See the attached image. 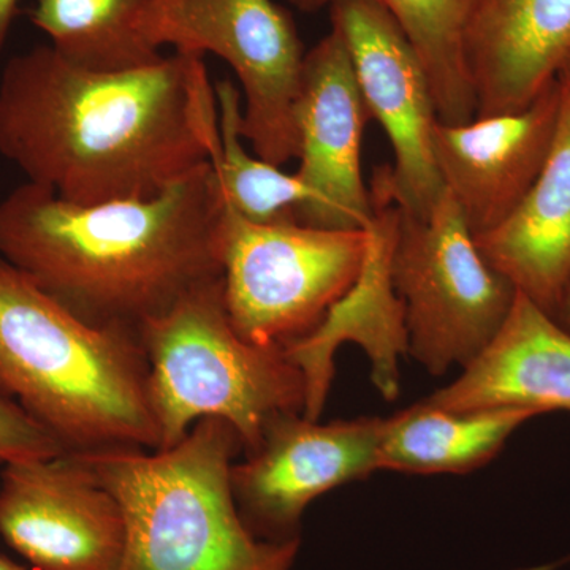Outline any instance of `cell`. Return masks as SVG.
<instances>
[{"instance_id": "6da1fadb", "label": "cell", "mask_w": 570, "mask_h": 570, "mask_svg": "<svg viewBox=\"0 0 570 570\" xmlns=\"http://www.w3.org/2000/svg\"><path fill=\"white\" fill-rule=\"evenodd\" d=\"M202 56L174 52L140 69H81L39 45L0 78V154L28 183L71 204L148 198L219 142V110Z\"/></svg>"}, {"instance_id": "7a4b0ae2", "label": "cell", "mask_w": 570, "mask_h": 570, "mask_svg": "<svg viewBox=\"0 0 570 570\" xmlns=\"http://www.w3.org/2000/svg\"><path fill=\"white\" fill-rule=\"evenodd\" d=\"M223 208L212 160L153 197L104 204H71L26 181L0 200V258L88 324L140 335L223 277Z\"/></svg>"}, {"instance_id": "3957f363", "label": "cell", "mask_w": 570, "mask_h": 570, "mask_svg": "<svg viewBox=\"0 0 570 570\" xmlns=\"http://www.w3.org/2000/svg\"><path fill=\"white\" fill-rule=\"evenodd\" d=\"M0 390L67 452L160 448L140 335L88 324L3 258Z\"/></svg>"}, {"instance_id": "277c9868", "label": "cell", "mask_w": 570, "mask_h": 570, "mask_svg": "<svg viewBox=\"0 0 570 570\" xmlns=\"http://www.w3.org/2000/svg\"><path fill=\"white\" fill-rule=\"evenodd\" d=\"M239 450L234 428L205 419L168 449L73 452L121 504L119 570H292L299 540L258 539L242 519L232 487Z\"/></svg>"}, {"instance_id": "5b68a950", "label": "cell", "mask_w": 570, "mask_h": 570, "mask_svg": "<svg viewBox=\"0 0 570 570\" xmlns=\"http://www.w3.org/2000/svg\"><path fill=\"white\" fill-rule=\"evenodd\" d=\"M140 340L159 450L178 444L200 420L219 419L249 453L273 420L305 415V376L283 347L255 346L236 332L223 277L149 318Z\"/></svg>"}, {"instance_id": "8992f818", "label": "cell", "mask_w": 570, "mask_h": 570, "mask_svg": "<svg viewBox=\"0 0 570 570\" xmlns=\"http://www.w3.org/2000/svg\"><path fill=\"white\" fill-rule=\"evenodd\" d=\"M217 242L228 317L262 347L313 332L360 279L370 249L367 230L253 223L225 200Z\"/></svg>"}, {"instance_id": "52a82bcc", "label": "cell", "mask_w": 570, "mask_h": 570, "mask_svg": "<svg viewBox=\"0 0 570 570\" xmlns=\"http://www.w3.org/2000/svg\"><path fill=\"white\" fill-rule=\"evenodd\" d=\"M390 279L403 305L409 354L431 374L474 362L517 296L508 277L480 254L448 190L426 217L396 204Z\"/></svg>"}, {"instance_id": "ba28073f", "label": "cell", "mask_w": 570, "mask_h": 570, "mask_svg": "<svg viewBox=\"0 0 570 570\" xmlns=\"http://www.w3.org/2000/svg\"><path fill=\"white\" fill-rule=\"evenodd\" d=\"M138 32L156 50L174 47L227 62L245 99L243 140L277 167L298 157L295 107L306 51L284 7L275 0H148Z\"/></svg>"}, {"instance_id": "9c48e42d", "label": "cell", "mask_w": 570, "mask_h": 570, "mask_svg": "<svg viewBox=\"0 0 570 570\" xmlns=\"http://www.w3.org/2000/svg\"><path fill=\"white\" fill-rule=\"evenodd\" d=\"M332 28L351 56L371 119L384 127L395 165L381 167L397 205L426 217L445 187L434 159L436 104L425 67L406 33L374 0H336Z\"/></svg>"}, {"instance_id": "30bf717a", "label": "cell", "mask_w": 570, "mask_h": 570, "mask_svg": "<svg viewBox=\"0 0 570 570\" xmlns=\"http://www.w3.org/2000/svg\"><path fill=\"white\" fill-rule=\"evenodd\" d=\"M382 426L379 417L325 425L303 414L273 420L257 449L232 466L246 527L269 542L299 540V521L314 499L379 471Z\"/></svg>"}, {"instance_id": "8fae6325", "label": "cell", "mask_w": 570, "mask_h": 570, "mask_svg": "<svg viewBox=\"0 0 570 570\" xmlns=\"http://www.w3.org/2000/svg\"><path fill=\"white\" fill-rule=\"evenodd\" d=\"M0 534L39 570H119L126 550L121 504L73 452L6 463Z\"/></svg>"}, {"instance_id": "7c38bea8", "label": "cell", "mask_w": 570, "mask_h": 570, "mask_svg": "<svg viewBox=\"0 0 570 570\" xmlns=\"http://www.w3.org/2000/svg\"><path fill=\"white\" fill-rule=\"evenodd\" d=\"M371 116L356 85L351 56L332 28L306 51L295 107L298 176L311 195L299 224L335 230H366L373 202L362 175V138Z\"/></svg>"}, {"instance_id": "4fadbf2b", "label": "cell", "mask_w": 570, "mask_h": 570, "mask_svg": "<svg viewBox=\"0 0 570 570\" xmlns=\"http://www.w3.org/2000/svg\"><path fill=\"white\" fill-rule=\"evenodd\" d=\"M560 107L558 77L523 110L434 127L439 175L474 238L504 223L531 189L553 145Z\"/></svg>"}, {"instance_id": "5bb4252c", "label": "cell", "mask_w": 570, "mask_h": 570, "mask_svg": "<svg viewBox=\"0 0 570 570\" xmlns=\"http://www.w3.org/2000/svg\"><path fill=\"white\" fill-rule=\"evenodd\" d=\"M371 181L373 223L362 276L346 296L330 309L306 336L284 346L285 355L306 381L305 417L317 420L332 387L333 356L344 341H355L371 356L373 379L387 400L397 395V358L407 354L403 305L390 279V253L396 228L395 198L389 193L381 170Z\"/></svg>"}, {"instance_id": "9a60e30c", "label": "cell", "mask_w": 570, "mask_h": 570, "mask_svg": "<svg viewBox=\"0 0 570 570\" xmlns=\"http://www.w3.org/2000/svg\"><path fill=\"white\" fill-rule=\"evenodd\" d=\"M569 52L570 0H475L464 32L475 118L527 108Z\"/></svg>"}, {"instance_id": "2e32d148", "label": "cell", "mask_w": 570, "mask_h": 570, "mask_svg": "<svg viewBox=\"0 0 570 570\" xmlns=\"http://www.w3.org/2000/svg\"><path fill=\"white\" fill-rule=\"evenodd\" d=\"M430 406L466 412L531 409L570 412V332L517 292L504 325L489 347L448 387L425 397Z\"/></svg>"}, {"instance_id": "e0dca14e", "label": "cell", "mask_w": 570, "mask_h": 570, "mask_svg": "<svg viewBox=\"0 0 570 570\" xmlns=\"http://www.w3.org/2000/svg\"><path fill=\"white\" fill-rule=\"evenodd\" d=\"M549 157L504 223L475 239L480 254L517 292L557 317L570 283V85Z\"/></svg>"}, {"instance_id": "ac0fdd59", "label": "cell", "mask_w": 570, "mask_h": 570, "mask_svg": "<svg viewBox=\"0 0 570 570\" xmlns=\"http://www.w3.org/2000/svg\"><path fill=\"white\" fill-rule=\"evenodd\" d=\"M539 412L491 407L452 412L425 401L384 419L379 471L464 474L489 463L508 439Z\"/></svg>"}, {"instance_id": "d6986e66", "label": "cell", "mask_w": 570, "mask_h": 570, "mask_svg": "<svg viewBox=\"0 0 570 570\" xmlns=\"http://www.w3.org/2000/svg\"><path fill=\"white\" fill-rule=\"evenodd\" d=\"M316 13L336 0H288ZM395 18L425 67L439 122L461 126L478 111L464 58V32L475 0H374Z\"/></svg>"}, {"instance_id": "ffe728a7", "label": "cell", "mask_w": 570, "mask_h": 570, "mask_svg": "<svg viewBox=\"0 0 570 570\" xmlns=\"http://www.w3.org/2000/svg\"><path fill=\"white\" fill-rule=\"evenodd\" d=\"M148 0H36L31 21L66 61L94 71H122L164 58L138 32Z\"/></svg>"}, {"instance_id": "44dd1931", "label": "cell", "mask_w": 570, "mask_h": 570, "mask_svg": "<svg viewBox=\"0 0 570 570\" xmlns=\"http://www.w3.org/2000/svg\"><path fill=\"white\" fill-rule=\"evenodd\" d=\"M214 88L220 137L212 165L224 200L253 223L296 220V214L311 200L305 184L295 174H285L277 165L246 151L239 132L243 111L239 89L232 80L219 81Z\"/></svg>"}, {"instance_id": "7402d4cb", "label": "cell", "mask_w": 570, "mask_h": 570, "mask_svg": "<svg viewBox=\"0 0 570 570\" xmlns=\"http://www.w3.org/2000/svg\"><path fill=\"white\" fill-rule=\"evenodd\" d=\"M67 450L13 400L0 390V461L43 460Z\"/></svg>"}, {"instance_id": "603a6c76", "label": "cell", "mask_w": 570, "mask_h": 570, "mask_svg": "<svg viewBox=\"0 0 570 570\" xmlns=\"http://www.w3.org/2000/svg\"><path fill=\"white\" fill-rule=\"evenodd\" d=\"M18 2L20 0H0V50L6 45L11 24H13L14 17H17Z\"/></svg>"}, {"instance_id": "cb8c5ba5", "label": "cell", "mask_w": 570, "mask_h": 570, "mask_svg": "<svg viewBox=\"0 0 570 570\" xmlns=\"http://www.w3.org/2000/svg\"><path fill=\"white\" fill-rule=\"evenodd\" d=\"M557 321L570 332V283L568 291H566L564 298H562L560 309H558Z\"/></svg>"}, {"instance_id": "d4e9b609", "label": "cell", "mask_w": 570, "mask_h": 570, "mask_svg": "<svg viewBox=\"0 0 570 570\" xmlns=\"http://www.w3.org/2000/svg\"><path fill=\"white\" fill-rule=\"evenodd\" d=\"M0 570H24L20 568V566L14 564V562H11L7 560V558L0 557Z\"/></svg>"}, {"instance_id": "484cf974", "label": "cell", "mask_w": 570, "mask_h": 570, "mask_svg": "<svg viewBox=\"0 0 570 570\" xmlns=\"http://www.w3.org/2000/svg\"><path fill=\"white\" fill-rule=\"evenodd\" d=\"M560 78H562L564 81H568L570 85V52L568 59H566L564 66H562Z\"/></svg>"}]
</instances>
